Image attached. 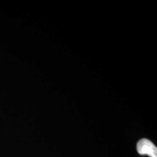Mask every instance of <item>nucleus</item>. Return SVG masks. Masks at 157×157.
<instances>
[{"instance_id":"f257e3e1","label":"nucleus","mask_w":157,"mask_h":157,"mask_svg":"<svg viewBox=\"0 0 157 157\" xmlns=\"http://www.w3.org/2000/svg\"><path fill=\"white\" fill-rule=\"evenodd\" d=\"M137 151L140 155H147L150 157H157V148L151 141L143 138L138 141Z\"/></svg>"}]
</instances>
